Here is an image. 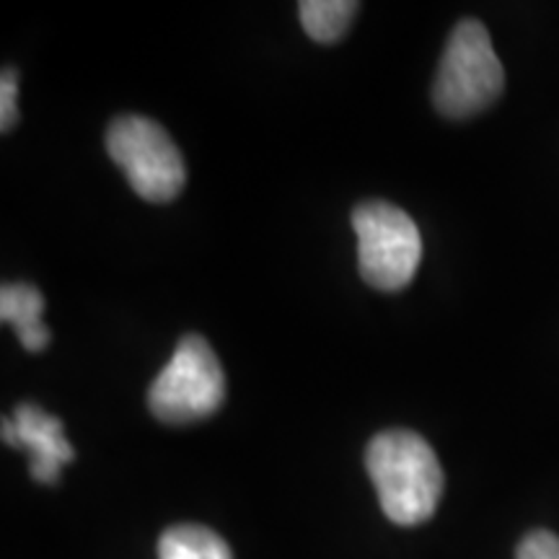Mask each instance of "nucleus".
Returning <instances> with one entry per match:
<instances>
[{"label": "nucleus", "mask_w": 559, "mask_h": 559, "mask_svg": "<svg viewBox=\"0 0 559 559\" xmlns=\"http://www.w3.org/2000/svg\"><path fill=\"white\" fill-rule=\"evenodd\" d=\"M368 477L381 510L396 526H417L432 519L443 495V469L436 451L412 430H386L366 451Z\"/></svg>", "instance_id": "nucleus-1"}, {"label": "nucleus", "mask_w": 559, "mask_h": 559, "mask_svg": "<svg viewBox=\"0 0 559 559\" xmlns=\"http://www.w3.org/2000/svg\"><path fill=\"white\" fill-rule=\"evenodd\" d=\"M506 88V70L495 55L489 32L479 21L464 19L451 32L443 58H440L432 104L443 117L466 120L498 102Z\"/></svg>", "instance_id": "nucleus-2"}, {"label": "nucleus", "mask_w": 559, "mask_h": 559, "mask_svg": "<svg viewBox=\"0 0 559 559\" xmlns=\"http://www.w3.org/2000/svg\"><path fill=\"white\" fill-rule=\"evenodd\" d=\"M226 396L218 355L200 334H187L177 353L156 376L148 391L153 417L166 425H190L221 409Z\"/></svg>", "instance_id": "nucleus-3"}, {"label": "nucleus", "mask_w": 559, "mask_h": 559, "mask_svg": "<svg viewBox=\"0 0 559 559\" xmlns=\"http://www.w3.org/2000/svg\"><path fill=\"white\" fill-rule=\"evenodd\" d=\"M353 228L362 280L379 290L407 288L423 260V239L415 221L391 202L373 200L355 207Z\"/></svg>", "instance_id": "nucleus-4"}, {"label": "nucleus", "mask_w": 559, "mask_h": 559, "mask_svg": "<svg viewBox=\"0 0 559 559\" xmlns=\"http://www.w3.org/2000/svg\"><path fill=\"white\" fill-rule=\"evenodd\" d=\"M107 151L143 200L169 202L185 187L187 169L177 143L148 117H117L107 130Z\"/></svg>", "instance_id": "nucleus-5"}, {"label": "nucleus", "mask_w": 559, "mask_h": 559, "mask_svg": "<svg viewBox=\"0 0 559 559\" xmlns=\"http://www.w3.org/2000/svg\"><path fill=\"white\" fill-rule=\"evenodd\" d=\"M3 440L5 445L29 453V474L41 485H55L62 466L75 459L60 419L29 402L19 404L13 417L3 419Z\"/></svg>", "instance_id": "nucleus-6"}, {"label": "nucleus", "mask_w": 559, "mask_h": 559, "mask_svg": "<svg viewBox=\"0 0 559 559\" xmlns=\"http://www.w3.org/2000/svg\"><path fill=\"white\" fill-rule=\"evenodd\" d=\"M45 296L26 283H9L0 288V319L16 330L21 345L29 353H39L50 342V330L41 321Z\"/></svg>", "instance_id": "nucleus-7"}, {"label": "nucleus", "mask_w": 559, "mask_h": 559, "mask_svg": "<svg viewBox=\"0 0 559 559\" xmlns=\"http://www.w3.org/2000/svg\"><path fill=\"white\" fill-rule=\"evenodd\" d=\"M158 559H234V555L215 531L185 523L160 534Z\"/></svg>", "instance_id": "nucleus-8"}, {"label": "nucleus", "mask_w": 559, "mask_h": 559, "mask_svg": "<svg viewBox=\"0 0 559 559\" xmlns=\"http://www.w3.org/2000/svg\"><path fill=\"white\" fill-rule=\"evenodd\" d=\"M358 9L360 5L355 0H306L298 5V13L311 39L332 45L345 37Z\"/></svg>", "instance_id": "nucleus-9"}, {"label": "nucleus", "mask_w": 559, "mask_h": 559, "mask_svg": "<svg viewBox=\"0 0 559 559\" xmlns=\"http://www.w3.org/2000/svg\"><path fill=\"white\" fill-rule=\"evenodd\" d=\"M19 73L13 68L3 70V79H0V128L9 132L19 120Z\"/></svg>", "instance_id": "nucleus-10"}, {"label": "nucleus", "mask_w": 559, "mask_h": 559, "mask_svg": "<svg viewBox=\"0 0 559 559\" xmlns=\"http://www.w3.org/2000/svg\"><path fill=\"white\" fill-rule=\"evenodd\" d=\"M515 559H559V539L551 531H531L519 544Z\"/></svg>", "instance_id": "nucleus-11"}]
</instances>
